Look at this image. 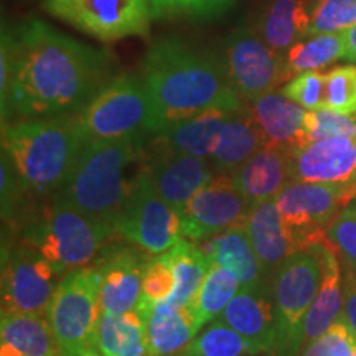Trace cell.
I'll return each instance as SVG.
<instances>
[{"label":"cell","instance_id":"d6a6232c","mask_svg":"<svg viewBox=\"0 0 356 356\" xmlns=\"http://www.w3.org/2000/svg\"><path fill=\"white\" fill-rule=\"evenodd\" d=\"M257 355L246 338L218 317L200 332L180 356H254Z\"/></svg>","mask_w":356,"mask_h":356},{"label":"cell","instance_id":"8992f818","mask_svg":"<svg viewBox=\"0 0 356 356\" xmlns=\"http://www.w3.org/2000/svg\"><path fill=\"white\" fill-rule=\"evenodd\" d=\"M91 140L149 139L159 132L157 115L140 76L118 74L78 113Z\"/></svg>","mask_w":356,"mask_h":356},{"label":"cell","instance_id":"4fadbf2b","mask_svg":"<svg viewBox=\"0 0 356 356\" xmlns=\"http://www.w3.org/2000/svg\"><path fill=\"white\" fill-rule=\"evenodd\" d=\"M140 173L178 211L184 210L195 193L215 177L210 160L178 152L155 136L144 145Z\"/></svg>","mask_w":356,"mask_h":356},{"label":"cell","instance_id":"8d00e7d4","mask_svg":"<svg viewBox=\"0 0 356 356\" xmlns=\"http://www.w3.org/2000/svg\"><path fill=\"white\" fill-rule=\"evenodd\" d=\"M323 109L340 114L356 113V66H337L325 74Z\"/></svg>","mask_w":356,"mask_h":356},{"label":"cell","instance_id":"484cf974","mask_svg":"<svg viewBox=\"0 0 356 356\" xmlns=\"http://www.w3.org/2000/svg\"><path fill=\"white\" fill-rule=\"evenodd\" d=\"M312 6L307 0H266L254 30L273 50L286 56L296 43L309 37Z\"/></svg>","mask_w":356,"mask_h":356},{"label":"cell","instance_id":"f1b7e54d","mask_svg":"<svg viewBox=\"0 0 356 356\" xmlns=\"http://www.w3.org/2000/svg\"><path fill=\"white\" fill-rule=\"evenodd\" d=\"M95 348L108 356H150L144 312L136 309L122 315L102 314Z\"/></svg>","mask_w":356,"mask_h":356},{"label":"cell","instance_id":"52a82bcc","mask_svg":"<svg viewBox=\"0 0 356 356\" xmlns=\"http://www.w3.org/2000/svg\"><path fill=\"white\" fill-rule=\"evenodd\" d=\"M99 291L101 275L92 266L68 273L58 282L47 317L63 356H81L96 350V330L102 315Z\"/></svg>","mask_w":356,"mask_h":356},{"label":"cell","instance_id":"6da1fadb","mask_svg":"<svg viewBox=\"0 0 356 356\" xmlns=\"http://www.w3.org/2000/svg\"><path fill=\"white\" fill-rule=\"evenodd\" d=\"M114 78L108 51L58 32L40 19L2 29V124L76 114Z\"/></svg>","mask_w":356,"mask_h":356},{"label":"cell","instance_id":"60d3db41","mask_svg":"<svg viewBox=\"0 0 356 356\" xmlns=\"http://www.w3.org/2000/svg\"><path fill=\"white\" fill-rule=\"evenodd\" d=\"M330 356H356V338L343 318H338L325 333Z\"/></svg>","mask_w":356,"mask_h":356},{"label":"cell","instance_id":"f6af8a7d","mask_svg":"<svg viewBox=\"0 0 356 356\" xmlns=\"http://www.w3.org/2000/svg\"><path fill=\"white\" fill-rule=\"evenodd\" d=\"M81 356H108V355H104V353H101L99 350H88L86 353H83Z\"/></svg>","mask_w":356,"mask_h":356},{"label":"cell","instance_id":"8fae6325","mask_svg":"<svg viewBox=\"0 0 356 356\" xmlns=\"http://www.w3.org/2000/svg\"><path fill=\"white\" fill-rule=\"evenodd\" d=\"M61 275L47 257L10 238L2 246V312L47 314Z\"/></svg>","mask_w":356,"mask_h":356},{"label":"cell","instance_id":"83f0119b","mask_svg":"<svg viewBox=\"0 0 356 356\" xmlns=\"http://www.w3.org/2000/svg\"><path fill=\"white\" fill-rule=\"evenodd\" d=\"M203 251L213 262L231 270L239 279L241 286H251L262 279H269L257 257L246 226L231 228L204 239Z\"/></svg>","mask_w":356,"mask_h":356},{"label":"cell","instance_id":"836d02e7","mask_svg":"<svg viewBox=\"0 0 356 356\" xmlns=\"http://www.w3.org/2000/svg\"><path fill=\"white\" fill-rule=\"evenodd\" d=\"M236 0H150L155 19L213 20L234 6Z\"/></svg>","mask_w":356,"mask_h":356},{"label":"cell","instance_id":"7bdbcfd3","mask_svg":"<svg viewBox=\"0 0 356 356\" xmlns=\"http://www.w3.org/2000/svg\"><path fill=\"white\" fill-rule=\"evenodd\" d=\"M341 37H343V58L356 63V24L341 32Z\"/></svg>","mask_w":356,"mask_h":356},{"label":"cell","instance_id":"e575fe53","mask_svg":"<svg viewBox=\"0 0 356 356\" xmlns=\"http://www.w3.org/2000/svg\"><path fill=\"white\" fill-rule=\"evenodd\" d=\"M304 131L305 144L337 137L356 139V113L340 114L330 109L307 111Z\"/></svg>","mask_w":356,"mask_h":356},{"label":"cell","instance_id":"44dd1931","mask_svg":"<svg viewBox=\"0 0 356 356\" xmlns=\"http://www.w3.org/2000/svg\"><path fill=\"white\" fill-rule=\"evenodd\" d=\"M312 249L320 261L322 275L317 296L307 315L305 343L322 338L343 312V269L338 259V251L328 239Z\"/></svg>","mask_w":356,"mask_h":356},{"label":"cell","instance_id":"2e32d148","mask_svg":"<svg viewBox=\"0 0 356 356\" xmlns=\"http://www.w3.org/2000/svg\"><path fill=\"white\" fill-rule=\"evenodd\" d=\"M246 229L267 277L291 256L309 251L328 239L325 229H297L289 226L274 200L251 208Z\"/></svg>","mask_w":356,"mask_h":356},{"label":"cell","instance_id":"30bf717a","mask_svg":"<svg viewBox=\"0 0 356 356\" xmlns=\"http://www.w3.org/2000/svg\"><path fill=\"white\" fill-rule=\"evenodd\" d=\"M43 10L101 42L149 33L150 0H43Z\"/></svg>","mask_w":356,"mask_h":356},{"label":"cell","instance_id":"3957f363","mask_svg":"<svg viewBox=\"0 0 356 356\" xmlns=\"http://www.w3.org/2000/svg\"><path fill=\"white\" fill-rule=\"evenodd\" d=\"M88 140L78 113L2 124V154L15 168L26 202L60 193Z\"/></svg>","mask_w":356,"mask_h":356},{"label":"cell","instance_id":"4316f807","mask_svg":"<svg viewBox=\"0 0 356 356\" xmlns=\"http://www.w3.org/2000/svg\"><path fill=\"white\" fill-rule=\"evenodd\" d=\"M243 104L213 106V108L204 109L202 113L163 127L162 131L154 134V136L159 137L163 144L178 150V152L210 159L216 147L222 124L226 122L228 115L234 109H238Z\"/></svg>","mask_w":356,"mask_h":356},{"label":"cell","instance_id":"ab89813d","mask_svg":"<svg viewBox=\"0 0 356 356\" xmlns=\"http://www.w3.org/2000/svg\"><path fill=\"white\" fill-rule=\"evenodd\" d=\"M328 241L333 244L343 262L356 269V207H346L327 229Z\"/></svg>","mask_w":356,"mask_h":356},{"label":"cell","instance_id":"d590c367","mask_svg":"<svg viewBox=\"0 0 356 356\" xmlns=\"http://www.w3.org/2000/svg\"><path fill=\"white\" fill-rule=\"evenodd\" d=\"M356 24V0H317L312 3L310 35L340 33Z\"/></svg>","mask_w":356,"mask_h":356},{"label":"cell","instance_id":"1f68e13d","mask_svg":"<svg viewBox=\"0 0 356 356\" xmlns=\"http://www.w3.org/2000/svg\"><path fill=\"white\" fill-rule=\"evenodd\" d=\"M343 58V37L340 33L310 35L296 43L286 53L287 68L292 78L304 71L320 70Z\"/></svg>","mask_w":356,"mask_h":356},{"label":"cell","instance_id":"7c38bea8","mask_svg":"<svg viewBox=\"0 0 356 356\" xmlns=\"http://www.w3.org/2000/svg\"><path fill=\"white\" fill-rule=\"evenodd\" d=\"M225 65L233 89L252 102L292 78L286 56L262 40L254 29L241 26L226 40Z\"/></svg>","mask_w":356,"mask_h":356},{"label":"cell","instance_id":"e0dca14e","mask_svg":"<svg viewBox=\"0 0 356 356\" xmlns=\"http://www.w3.org/2000/svg\"><path fill=\"white\" fill-rule=\"evenodd\" d=\"M356 198V180L346 184L289 181L274 198L280 216L297 229H328Z\"/></svg>","mask_w":356,"mask_h":356},{"label":"cell","instance_id":"7402d4cb","mask_svg":"<svg viewBox=\"0 0 356 356\" xmlns=\"http://www.w3.org/2000/svg\"><path fill=\"white\" fill-rule=\"evenodd\" d=\"M233 180L251 207L274 200L291 181V152L264 145L233 173Z\"/></svg>","mask_w":356,"mask_h":356},{"label":"cell","instance_id":"d4e9b609","mask_svg":"<svg viewBox=\"0 0 356 356\" xmlns=\"http://www.w3.org/2000/svg\"><path fill=\"white\" fill-rule=\"evenodd\" d=\"M0 356H63L47 314L2 312Z\"/></svg>","mask_w":356,"mask_h":356},{"label":"cell","instance_id":"603a6c76","mask_svg":"<svg viewBox=\"0 0 356 356\" xmlns=\"http://www.w3.org/2000/svg\"><path fill=\"white\" fill-rule=\"evenodd\" d=\"M266 145L264 137L249 106H239L222 124L210 160L215 175H233Z\"/></svg>","mask_w":356,"mask_h":356},{"label":"cell","instance_id":"7a4b0ae2","mask_svg":"<svg viewBox=\"0 0 356 356\" xmlns=\"http://www.w3.org/2000/svg\"><path fill=\"white\" fill-rule=\"evenodd\" d=\"M140 78L157 115L159 132L218 104H243L225 60L177 37L155 40L142 61Z\"/></svg>","mask_w":356,"mask_h":356},{"label":"cell","instance_id":"ffe728a7","mask_svg":"<svg viewBox=\"0 0 356 356\" xmlns=\"http://www.w3.org/2000/svg\"><path fill=\"white\" fill-rule=\"evenodd\" d=\"M137 309L145 315L150 356L181 353L203 328L188 305H177L170 300L155 304L140 300Z\"/></svg>","mask_w":356,"mask_h":356},{"label":"cell","instance_id":"f35d334b","mask_svg":"<svg viewBox=\"0 0 356 356\" xmlns=\"http://www.w3.org/2000/svg\"><path fill=\"white\" fill-rule=\"evenodd\" d=\"M280 91L289 99L302 106L307 111L323 109L325 106V74L318 70L304 71L289 79Z\"/></svg>","mask_w":356,"mask_h":356},{"label":"cell","instance_id":"ac0fdd59","mask_svg":"<svg viewBox=\"0 0 356 356\" xmlns=\"http://www.w3.org/2000/svg\"><path fill=\"white\" fill-rule=\"evenodd\" d=\"M220 318L246 338L257 355H275L277 318L273 286L267 279L239 287Z\"/></svg>","mask_w":356,"mask_h":356},{"label":"cell","instance_id":"74e56055","mask_svg":"<svg viewBox=\"0 0 356 356\" xmlns=\"http://www.w3.org/2000/svg\"><path fill=\"white\" fill-rule=\"evenodd\" d=\"M175 273L167 257L163 254L150 257L142 279V302L155 304L168 300L175 292Z\"/></svg>","mask_w":356,"mask_h":356},{"label":"cell","instance_id":"4dcf8cb0","mask_svg":"<svg viewBox=\"0 0 356 356\" xmlns=\"http://www.w3.org/2000/svg\"><path fill=\"white\" fill-rule=\"evenodd\" d=\"M239 287H241V282L231 270L218 262H211L210 270L204 275L202 286L190 300L188 307L204 327L211 320L220 317L226 305L238 293Z\"/></svg>","mask_w":356,"mask_h":356},{"label":"cell","instance_id":"d6986e66","mask_svg":"<svg viewBox=\"0 0 356 356\" xmlns=\"http://www.w3.org/2000/svg\"><path fill=\"white\" fill-rule=\"evenodd\" d=\"M356 180V139L314 140L291 152V181L346 184Z\"/></svg>","mask_w":356,"mask_h":356},{"label":"cell","instance_id":"9c48e42d","mask_svg":"<svg viewBox=\"0 0 356 356\" xmlns=\"http://www.w3.org/2000/svg\"><path fill=\"white\" fill-rule=\"evenodd\" d=\"M115 236L150 256L163 254L184 238L180 211L149 185L140 168L115 222Z\"/></svg>","mask_w":356,"mask_h":356},{"label":"cell","instance_id":"ba28073f","mask_svg":"<svg viewBox=\"0 0 356 356\" xmlns=\"http://www.w3.org/2000/svg\"><path fill=\"white\" fill-rule=\"evenodd\" d=\"M320 275V261L314 249L291 256L270 275L277 318L274 356L300 355L305 345L307 315L317 296Z\"/></svg>","mask_w":356,"mask_h":356},{"label":"cell","instance_id":"5b68a950","mask_svg":"<svg viewBox=\"0 0 356 356\" xmlns=\"http://www.w3.org/2000/svg\"><path fill=\"white\" fill-rule=\"evenodd\" d=\"M147 139L88 140L60 195L84 215L115 233L129 191L139 168Z\"/></svg>","mask_w":356,"mask_h":356},{"label":"cell","instance_id":"ee69618b","mask_svg":"<svg viewBox=\"0 0 356 356\" xmlns=\"http://www.w3.org/2000/svg\"><path fill=\"white\" fill-rule=\"evenodd\" d=\"M300 356H330L325 335L322 338H317V340L305 343L304 348L300 351Z\"/></svg>","mask_w":356,"mask_h":356},{"label":"cell","instance_id":"9a60e30c","mask_svg":"<svg viewBox=\"0 0 356 356\" xmlns=\"http://www.w3.org/2000/svg\"><path fill=\"white\" fill-rule=\"evenodd\" d=\"M150 254L134 244L108 243L92 267L101 275L99 302L102 314L122 315L136 310L142 300V279Z\"/></svg>","mask_w":356,"mask_h":356},{"label":"cell","instance_id":"5bb4252c","mask_svg":"<svg viewBox=\"0 0 356 356\" xmlns=\"http://www.w3.org/2000/svg\"><path fill=\"white\" fill-rule=\"evenodd\" d=\"M251 208L233 175L218 173L180 211L184 238L200 243L231 228L246 226Z\"/></svg>","mask_w":356,"mask_h":356},{"label":"cell","instance_id":"f546056e","mask_svg":"<svg viewBox=\"0 0 356 356\" xmlns=\"http://www.w3.org/2000/svg\"><path fill=\"white\" fill-rule=\"evenodd\" d=\"M175 273V292L170 302L177 305H188L202 286L204 275L211 267V259L198 243L181 238L175 246L163 252Z\"/></svg>","mask_w":356,"mask_h":356},{"label":"cell","instance_id":"b9f144b4","mask_svg":"<svg viewBox=\"0 0 356 356\" xmlns=\"http://www.w3.org/2000/svg\"><path fill=\"white\" fill-rule=\"evenodd\" d=\"M341 318L356 338V269L343 262V312Z\"/></svg>","mask_w":356,"mask_h":356},{"label":"cell","instance_id":"cb8c5ba5","mask_svg":"<svg viewBox=\"0 0 356 356\" xmlns=\"http://www.w3.org/2000/svg\"><path fill=\"white\" fill-rule=\"evenodd\" d=\"M264 137L266 145L280 147L292 152L305 144L307 109L293 102L282 91H270L249 106Z\"/></svg>","mask_w":356,"mask_h":356},{"label":"cell","instance_id":"277c9868","mask_svg":"<svg viewBox=\"0 0 356 356\" xmlns=\"http://www.w3.org/2000/svg\"><path fill=\"white\" fill-rule=\"evenodd\" d=\"M13 238L51 262L63 277L91 266L115 233L73 207L60 193L25 202L10 225Z\"/></svg>","mask_w":356,"mask_h":356}]
</instances>
